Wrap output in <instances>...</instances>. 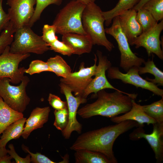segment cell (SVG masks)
Returning a JSON list of instances; mask_svg holds the SVG:
<instances>
[{
    "label": "cell",
    "instance_id": "6da1fadb",
    "mask_svg": "<svg viewBox=\"0 0 163 163\" xmlns=\"http://www.w3.org/2000/svg\"><path fill=\"white\" fill-rule=\"evenodd\" d=\"M143 126L135 121L128 120L90 131L79 136L70 149L75 151L85 149L99 152L111 163H117V161L113 151L116 139L120 135L133 127Z\"/></svg>",
    "mask_w": 163,
    "mask_h": 163
},
{
    "label": "cell",
    "instance_id": "7a4b0ae2",
    "mask_svg": "<svg viewBox=\"0 0 163 163\" xmlns=\"http://www.w3.org/2000/svg\"><path fill=\"white\" fill-rule=\"evenodd\" d=\"M137 94H129L122 91L108 93L104 89L98 91L94 102L87 104L78 110L77 114L83 119L95 116L112 118L125 113L131 109L132 100H135Z\"/></svg>",
    "mask_w": 163,
    "mask_h": 163
},
{
    "label": "cell",
    "instance_id": "3957f363",
    "mask_svg": "<svg viewBox=\"0 0 163 163\" xmlns=\"http://www.w3.org/2000/svg\"><path fill=\"white\" fill-rule=\"evenodd\" d=\"M102 12L94 2L86 5L82 14V25L93 45L104 46L111 51L114 46L106 37L104 25L105 20Z\"/></svg>",
    "mask_w": 163,
    "mask_h": 163
},
{
    "label": "cell",
    "instance_id": "277c9868",
    "mask_svg": "<svg viewBox=\"0 0 163 163\" xmlns=\"http://www.w3.org/2000/svg\"><path fill=\"white\" fill-rule=\"evenodd\" d=\"M86 5L78 0H72L60 10L53 24L56 33L87 34L82 25V16Z\"/></svg>",
    "mask_w": 163,
    "mask_h": 163
},
{
    "label": "cell",
    "instance_id": "5b68a950",
    "mask_svg": "<svg viewBox=\"0 0 163 163\" xmlns=\"http://www.w3.org/2000/svg\"><path fill=\"white\" fill-rule=\"evenodd\" d=\"M10 45V51L13 53L42 54L50 50L42 37L35 33L28 25L17 28Z\"/></svg>",
    "mask_w": 163,
    "mask_h": 163
},
{
    "label": "cell",
    "instance_id": "8992f818",
    "mask_svg": "<svg viewBox=\"0 0 163 163\" xmlns=\"http://www.w3.org/2000/svg\"><path fill=\"white\" fill-rule=\"evenodd\" d=\"M30 81L29 78L24 75L20 84L16 86L10 84L8 78L0 79V96L11 108L23 113L30 101L26 92V88Z\"/></svg>",
    "mask_w": 163,
    "mask_h": 163
},
{
    "label": "cell",
    "instance_id": "52a82bcc",
    "mask_svg": "<svg viewBox=\"0 0 163 163\" xmlns=\"http://www.w3.org/2000/svg\"><path fill=\"white\" fill-rule=\"evenodd\" d=\"M105 32L112 36L116 41L120 53V66L125 72H126L133 66H141L144 63L145 59L137 56L131 50L121 28L118 16L113 18L111 26L105 28Z\"/></svg>",
    "mask_w": 163,
    "mask_h": 163
},
{
    "label": "cell",
    "instance_id": "ba28073f",
    "mask_svg": "<svg viewBox=\"0 0 163 163\" xmlns=\"http://www.w3.org/2000/svg\"><path fill=\"white\" fill-rule=\"evenodd\" d=\"M10 49V46H8L0 55V79L8 78L10 82L17 84L21 82L26 69L24 67L19 68V64L30 54L13 53Z\"/></svg>",
    "mask_w": 163,
    "mask_h": 163
},
{
    "label": "cell",
    "instance_id": "9c48e42d",
    "mask_svg": "<svg viewBox=\"0 0 163 163\" xmlns=\"http://www.w3.org/2000/svg\"><path fill=\"white\" fill-rule=\"evenodd\" d=\"M138 67L133 66L126 73H124L120 71L118 67L111 66L107 70V76L111 79L120 80L125 84L133 85L137 88H141L149 90L155 95L163 97V90L141 77Z\"/></svg>",
    "mask_w": 163,
    "mask_h": 163
},
{
    "label": "cell",
    "instance_id": "30bf717a",
    "mask_svg": "<svg viewBox=\"0 0 163 163\" xmlns=\"http://www.w3.org/2000/svg\"><path fill=\"white\" fill-rule=\"evenodd\" d=\"M61 93L66 97L69 113V120L66 129L62 131L64 138L66 139L70 138L72 133L74 131L78 133H81L82 126L77 119L76 115L80 105L86 103V98L80 96H74L70 88L64 83L60 82L59 85Z\"/></svg>",
    "mask_w": 163,
    "mask_h": 163
},
{
    "label": "cell",
    "instance_id": "8fae6325",
    "mask_svg": "<svg viewBox=\"0 0 163 163\" xmlns=\"http://www.w3.org/2000/svg\"><path fill=\"white\" fill-rule=\"evenodd\" d=\"M94 63L90 67H85L84 62L81 63L78 71L71 72L67 77L62 78L60 80L68 87L75 96H82L94 76L96 68L97 58L95 54Z\"/></svg>",
    "mask_w": 163,
    "mask_h": 163
},
{
    "label": "cell",
    "instance_id": "7c38bea8",
    "mask_svg": "<svg viewBox=\"0 0 163 163\" xmlns=\"http://www.w3.org/2000/svg\"><path fill=\"white\" fill-rule=\"evenodd\" d=\"M163 29V20L154 27L142 33L133 41L130 45H135L138 49L142 47L146 50L148 56L155 54L160 59L163 60V52L161 47L160 36Z\"/></svg>",
    "mask_w": 163,
    "mask_h": 163
},
{
    "label": "cell",
    "instance_id": "4fadbf2b",
    "mask_svg": "<svg viewBox=\"0 0 163 163\" xmlns=\"http://www.w3.org/2000/svg\"><path fill=\"white\" fill-rule=\"evenodd\" d=\"M36 0H7L8 14L17 28L29 25L35 10Z\"/></svg>",
    "mask_w": 163,
    "mask_h": 163
},
{
    "label": "cell",
    "instance_id": "5bb4252c",
    "mask_svg": "<svg viewBox=\"0 0 163 163\" xmlns=\"http://www.w3.org/2000/svg\"><path fill=\"white\" fill-rule=\"evenodd\" d=\"M96 53L98 63L94 74L95 77L84 92L82 97L85 98H86L91 93H94L95 96L99 91L106 89L120 91L109 83L106 76V71L111 66V62L101 51L97 50Z\"/></svg>",
    "mask_w": 163,
    "mask_h": 163
},
{
    "label": "cell",
    "instance_id": "9a60e30c",
    "mask_svg": "<svg viewBox=\"0 0 163 163\" xmlns=\"http://www.w3.org/2000/svg\"><path fill=\"white\" fill-rule=\"evenodd\" d=\"M153 125V131L150 134L145 133L142 127H140L135 129L129 136L132 140L141 138L146 139L154 152L157 162L160 163L163 160V129L159 127L156 123Z\"/></svg>",
    "mask_w": 163,
    "mask_h": 163
},
{
    "label": "cell",
    "instance_id": "2e32d148",
    "mask_svg": "<svg viewBox=\"0 0 163 163\" xmlns=\"http://www.w3.org/2000/svg\"><path fill=\"white\" fill-rule=\"evenodd\" d=\"M137 11L133 8L124 11L117 16L121 30L130 45L143 32L136 19Z\"/></svg>",
    "mask_w": 163,
    "mask_h": 163
},
{
    "label": "cell",
    "instance_id": "e0dca14e",
    "mask_svg": "<svg viewBox=\"0 0 163 163\" xmlns=\"http://www.w3.org/2000/svg\"><path fill=\"white\" fill-rule=\"evenodd\" d=\"M62 40L73 50V54L78 55L90 53L93 45L90 37L87 34L66 33L62 35Z\"/></svg>",
    "mask_w": 163,
    "mask_h": 163
},
{
    "label": "cell",
    "instance_id": "ac0fdd59",
    "mask_svg": "<svg viewBox=\"0 0 163 163\" xmlns=\"http://www.w3.org/2000/svg\"><path fill=\"white\" fill-rule=\"evenodd\" d=\"M50 111V107L48 106L42 108L37 107L33 110L26 120L21 135L24 139H27L34 130L43 127L44 124L48 121Z\"/></svg>",
    "mask_w": 163,
    "mask_h": 163
},
{
    "label": "cell",
    "instance_id": "d6986e66",
    "mask_svg": "<svg viewBox=\"0 0 163 163\" xmlns=\"http://www.w3.org/2000/svg\"><path fill=\"white\" fill-rule=\"evenodd\" d=\"M110 120L116 123L126 120H131L136 122L143 126L144 123H146L149 125L156 123L154 119L144 112L142 106L136 103L134 99L132 100V107L129 111L121 116L111 118Z\"/></svg>",
    "mask_w": 163,
    "mask_h": 163
},
{
    "label": "cell",
    "instance_id": "ffe728a7",
    "mask_svg": "<svg viewBox=\"0 0 163 163\" xmlns=\"http://www.w3.org/2000/svg\"><path fill=\"white\" fill-rule=\"evenodd\" d=\"M23 117V113L11 108L0 96V137L1 134L9 125Z\"/></svg>",
    "mask_w": 163,
    "mask_h": 163
},
{
    "label": "cell",
    "instance_id": "44dd1931",
    "mask_svg": "<svg viewBox=\"0 0 163 163\" xmlns=\"http://www.w3.org/2000/svg\"><path fill=\"white\" fill-rule=\"evenodd\" d=\"M26 119L23 117L17 120L4 130L0 137V146L6 147L7 143L10 140L18 139L21 136Z\"/></svg>",
    "mask_w": 163,
    "mask_h": 163
},
{
    "label": "cell",
    "instance_id": "7402d4cb",
    "mask_svg": "<svg viewBox=\"0 0 163 163\" xmlns=\"http://www.w3.org/2000/svg\"><path fill=\"white\" fill-rule=\"evenodd\" d=\"M74 156L76 163H111L102 154L88 150L76 151Z\"/></svg>",
    "mask_w": 163,
    "mask_h": 163
},
{
    "label": "cell",
    "instance_id": "603a6c76",
    "mask_svg": "<svg viewBox=\"0 0 163 163\" xmlns=\"http://www.w3.org/2000/svg\"><path fill=\"white\" fill-rule=\"evenodd\" d=\"M140 0H119L115 7L107 11H102V14L105 20V24L107 26L112 23L114 18L122 11L133 8Z\"/></svg>",
    "mask_w": 163,
    "mask_h": 163
},
{
    "label": "cell",
    "instance_id": "cb8c5ba5",
    "mask_svg": "<svg viewBox=\"0 0 163 163\" xmlns=\"http://www.w3.org/2000/svg\"><path fill=\"white\" fill-rule=\"evenodd\" d=\"M46 62L51 72L58 76L66 78L72 72L70 67L60 56L50 57Z\"/></svg>",
    "mask_w": 163,
    "mask_h": 163
},
{
    "label": "cell",
    "instance_id": "d4e9b609",
    "mask_svg": "<svg viewBox=\"0 0 163 163\" xmlns=\"http://www.w3.org/2000/svg\"><path fill=\"white\" fill-rule=\"evenodd\" d=\"M143 67L138 66V71L139 75L146 73L151 74L155 77L154 79H151L147 77L146 80L158 86H163V72L159 69L155 65L153 59H149L144 63Z\"/></svg>",
    "mask_w": 163,
    "mask_h": 163
},
{
    "label": "cell",
    "instance_id": "484cf974",
    "mask_svg": "<svg viewBox=\"0 0 163 163\" xmlns=\"http://www.w3.org/2000/svg\"><path fill=\"white\" fill-rule=\"evenodd\" d=\"M144 112L154 119L160 128H163V97L149 105L142 106Z\"/></svg>",
    "mask_w": 163,
    "mask_h": 163
},
{
    "label": "cell",
    "instance_id": "4316f807",
    "mask_svg": "<svg viewBox=\"0 0 163 163\" xmlns=\"http://www.w3.org/2000/svg\"><path fill=\"white\" fill-rule=\"evenodd\" d=\"M136 19L141 26L143 32L150 29L158 23L150 13L143 8L137 11Z\"/></svg>",
    "mask_w": 163,
    "mask_h": 163
},
{
    "label": "cell",
    "instance_id": "83f0119b",
    "mask_svg": "<svg viewBox=\"0 0 163 163\" xmlns=\"http://www.w3.org/2000/svg\"><path fill=\"white\" fill-rule=\"evenodd\" d=\"M17 29L14 24L10 21L8 26L4 29L0 34V54L6 47L11 43L14 39V34Z\"/></svg>",
    "mask_w": 163,
    "mask_h": 163
},
{
    "label": "cell",
    "instance_id": "f1b7e54d",
    "mask_svg": "<svg viewBox=\"0 0 163 163\" xmlns=\"http://www.w3.org/2000/svg\"><path fill=\"white\" fill-rule=\"evenodd\" d=\"M62 2V0H36L34 12L29 25L30 27L33 26L34 24L39 19L42 13L48 6L51 4L59 5Z\"/></svg>",
    "mask_w": 163,
    "mask_h": 163
},
{
    "label": "cell",
    "instance_id": "f546056e",
    "mask_svg": "<svg viewBox=\"0 0 163 163\" xmlns=\"http://www.w3.org/2000/svg\"><path fill=\"white\" fill-rule=\"evenodd\" d=\"M142 8L148 10L157 22L163 19V0H151Z\"/></svg>",
    "mask_w": 163,
    "mask_h": 163
},
{
    "label": "cell",
    "instance_id": "4dcf8cb0",
    "mask_svg": "<svg viewBox=\"0 0 163 163\" xmlns=\"http://www.w3.org/2000/svg\"><path fill=\"white\" fill-rule=\"evenodd\" d=\"M54 113L55 120L53 125L57 129L62 132L66 129L69 122V113L68 107L61 110H55Z\"/></svg>",
    "mask_w": 163,
    "mask_h": 163
},
{
    "label": "cell",
    "instance_id": "1f68e13d",
    "mask_svg": "<svg viewBox=\"0 0 163 163\" xmlns=\"http://www.w3.org/2000/svg\"><path fill=\"white\" fill-rule=\"evenodd\" d=\"M43 72H51L47 62L40 60H36L31 62L28 68L26 69L25 73L31 75Z\"/></svg>",
    "mask_w": 163,
    "mask_h": 163
},
{
    "label": "cell",
    "instance_id": "d6a6232c",
    "mask_svg": "<svg viewBox=\"0 0 163 163\" xmlns=\"http://www.w3.org/2000/svg\"><path fill=\"white\" fill-rule=\"evenodd\" d=\"M48 45L50 50L63 55L70 56L73 54V50L64 42L59 41L58 38L55 40Z\"/></svg>",
    "mask_w": 163,
    "mask_h": 163
},
{
    "label": "cell",
    "instance_id": "836d02e7",
    "mask_svg": "<svg viewBox=\"0 0 163 163\" xmlns=\"http://www.w3.org/2000/svg\"><path fill=\"white\" fill-rule=\"evenodd\" d=\"M56 30L55 27L53 25L47 24L43 26L42 29L43 40L48 45L55 40L58 38L56 35Z\"/></svg>",
    "mask_w": 163,
    "mask_h": 163
},
{
    "label": "cell",
    "instance_id": "e575fe53",
    "mask_svg": "<svg viewBox=\"0 0 163 163\" xmlns=\"http://www.w3.org/2000/svg\"><path fill=\"white\" fill-rule=\"evenodd\" d=\"M23 150L25 152L28 153L30 156L31 162L33 163H56L51 160L45 155L41 154L40 153L37 152L34 153L30 152L28 148L24 145H22Z\"/></svg>",
    "mask_w": 163,
    "mask_h": 163
},
{
    "label": "cell",
    "instance_id": "d590c367",
    "mask_svg": "<svg viewBox=\"0 0 163 163\" xmlns=\"http://www.w3.org/2000/svg\"><path fill=\"white\" fill-rule=\"evenodd\" d=\"M48 101L55 110H61L68 107L66 101H62L59 96L51 93L49 94Z\"/></svg>",
    "mask_w": 163,
    "mask_h": 163
},
{
    "label": "cell",
    "instance_id": "8d00e7d4",
    "mask_svg": "<svg viewBox=\"0 0 163 163\" xmlns=\"http://www.w3.org/2000/svg\"><path fill=\"white\" fill-rule=\"evenodd\" d=\"M8 147L9 149H7L8 153L15 160L16 163H30L31 162L30 156V154L27 155L25 158H22L20 157L15 152L13 144H9Z\"/></svg>",
    "mask_w": 163,
    "mask_h": 163
},
{
    "label": "cell",
    "instance_id": "74e56055",
    "mask_svg": "<svg viewBox=\"0 0 163 163\" xmlns=\"http://www.w3.org/2000/svg\"><path fill=\"white\" fill-rule=\"evenodd\" d=\"M3 0H0V33L9 25L10 19L7 13L4 10L2 6Z\"/></svg>",
    "mask_w": 163,
    "mask_h": 163
},
{
    "label": "cell",
    "instance_id": "f35d334b",
    "mask_svg": "<svg viewBox=\"0 0 163 163\" xmlns=\"http://www.w3.org/2000/svg\"><path fill=\"white\" fill-rule=\"evenodd\" d=\"M151 0H140L139 2L133 8L137 11L138 10L141 8L147 2Z\"/></svg>",
    "mask_w": 163,
    "mask_h": 163
},
{
    "label": "cell",
    "instance_id": "ab89813d",
    "mask_svg": "<svg viewBox=\"0 0 163 163\" xmlns=\"http://www.w3.org/2000/svg\"><path fill=\"white\" fill-rule=\"evenodd\" d=\"M12 158L9 155H7L0 158V163H11Z\"/></svg>",
    "mask_w": 163,
    "mask_h": 163
},
{
    "label": "cell",
    "instance_id": "60d3db41",
    "mask_svg": "<svg viewBox=\"0 0 163 163\" xmlns=\"http://www.w3.org/2000/svg\"><path fill=\"white\" fill-rule=\"evenodd\" d=\"M7 149H6V147L0 146V158L7 155Z\"/></svg>",
    "mask_w": 163,
    "mask_h": 163
},
{
    "label": "cell",
    "instance_id": "b9f144b4",
    "mask_svg": "<svg viewBox=\"0 0 163 163\" xmlns=\"http://www.w3.org/2000/svg\"><path fill=\"white\" fill-rule=\"evenodd\" d=\"M80 1L86 5L90 3L94 2L95 0H78Z\"/></svg>",
    "mask_w": 163,
    "mask_h": 163
}]
</instances>
